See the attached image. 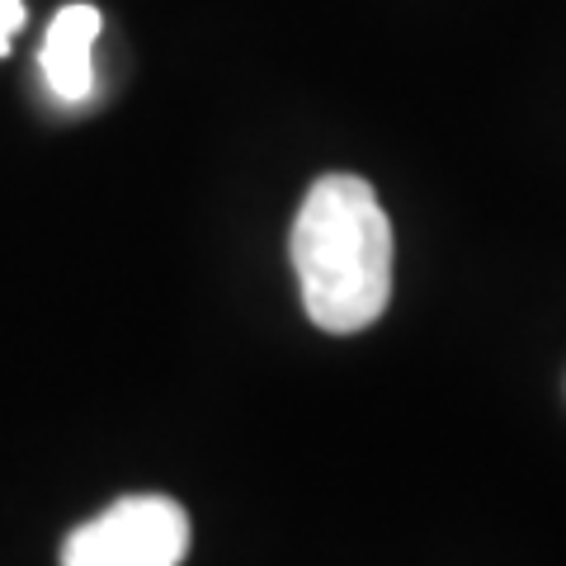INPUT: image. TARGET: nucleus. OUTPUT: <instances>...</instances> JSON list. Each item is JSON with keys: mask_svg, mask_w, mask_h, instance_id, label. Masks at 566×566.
Listing matches in <instances>:
<instances>
[{"mask_svg": "<svg viewBox=\"0 0 566 566\" xmlns=\"http://www.w3.org/2000/svg\"><path fill=\"white\" fill-rule=\"evenodd\" d=\"M189 515L170 495H123L62 543V566H180Z\"/></svg>", "mask_w": 566, "mask_h": 566, "instance_id": "nucleus-2", "label": "nucleus"}, {"mask_svg": "<svg viewBox=\"0 0 566 566\" xmlns=\"http://www.w3.org/2000/svg\"><path fill=\"white\" fill-rule=\"evenodd\" d=\"M95 39H99V10L95 6H62L57 20L48 24L39 62H43L48 91L57 99H66V104L91 99V91H95V62H91Z\"/></svg>", "mask_w": 566, "mask_h": 566, "instance_id": "nucleus-3", "label": "nucleus"}, {"mask_svg": "<svg viewBox=\"0 0 566 566\" xmlns=\"http://www.w3.org/2000/svg\"><path fill=\"white\" fill-rule=\"evenodd\" d=\"M24 29V0H0V57L10 52V39Z\"/></svg>", "mask_w": 566, "mask_h": 566, "instance_id": "nucleus-4", "label": "nucleus"}, {"mask_svg": "<svg viewBox=\"0 0 566 566\" xmlns=\"http://www.w3.org/2000/svg\"><path fill=\"white\" fill-rule=\"evenodd\" d=\"M289 260L312 326L368 331L392 303V222L359 175H322L289 232Z\"/></svg>", "mask_w": 566, "mask_h": 566, "instance_id": "nucleus-1", "label": "nucleus"}]
</instances>
